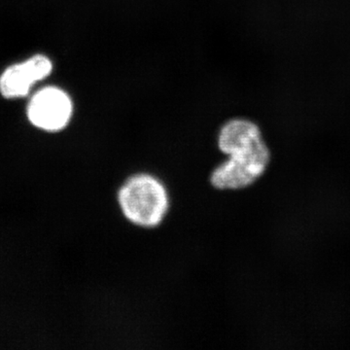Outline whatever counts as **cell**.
Here are the masks:
<instances>
[{
  "instance_id": "6da1fadb",
  "label": "cell",
  "mask_w": 350,
  "mask_h": 350,
  "mask_svg": "<svg viewBox=\"0 0 350 350\" xmlns=\"http://www.w3.org/2000/svg\"><path fill=\"white\" fill-rule=\"evenodd\" d=\"M218 151L225 157L211 170L209 183L221 192H239L255 185L271 163V151L254 122L234 118L218 131Z\"/></svg>"
},
{
  "instance_id": "7a4b0ae2",
  "label": "cell",
  "mask_w": 350,
  "mask_h": 350,
  "mask_svg": "<svg viewBox=\"0 0 350 350\" xmlns=\"http://www.w3.org/2000/svg\"><path fill=\"white\" fill-rule=\"evenodd\" d=\"M120 213L129 224L142 230L161 227L172 208L167 184L149 172L126 177L116 193Z\"/></svg>"
},
{
  "instance_id": "3957f363",
  "label": "cell",
  "mask_w": 350,
  "mask_h": 350,
  "mask_svg": "<svg viewBox=\"0 0 350 350\" xmlns=\"http://www.w3.org/2000/svg\"><path fill=\"white\" fill-rule=\"evenodd\" d=\"M27 115L32 125L40 130L59 131L66 128L72 118V100L61 88H43L31 96Z\"/></svg>"
},
{
  "instance_id": "277c9868",
  "label": "cell",
  "mask_w": 350,
  "mask_h": 350,
  "mask_svg": "<svg viewBox=\"0 0 350 350\" xmlns=\"http://www.w3.org/2000/svg\"><path fill=\"white\" fill-rule=\"evenodd\" d=\"M53 69L50 57L42 54L11 64L0 75V94L6 100L27 98L32 88L52 75Z\"/></svg>"
}]
</instances>
